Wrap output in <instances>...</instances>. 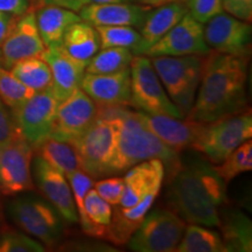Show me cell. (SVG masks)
Listing matches in <instances>:
<instances>
[{
  "instance_id": "6da1fadb",
  "label": "cell",
  "mask_w": 252,
  "mask_h": 252,
  "mask_svg": "<svg viewBox=\"0 0 252 252\" xmlns=\"http://www.w3.org/2000/svg\"><path fill=\"white\" fill-rule=\"evenodd\" d=\"M248 68L249 58L210 50L203 56L200 86L186 118L210 123L247 110Z\"/></svg>"
},
{
  "instance_id": "7a4b0ae2",
  "label": "cell",
  "mask_w": 252,
  "mask_h": 252,
  "mask_svg": "<svg viewBox=\"0 0 252 252\" xmlns=\"http://www.w3.org/2000/svg\"><path fill=\"white\" fill-rule=\"evenodd\" d=\"M168 203L186 223L220 225V207L226 201V184L214 165L195 160L179 167L169 178Z\"/></svg>"
},
{
  "instance_id": "3957f363",
  "label": "cell",
  "mask_w": 252,
  "mask_h": 252,
  "mask_svg": "<svg viewBox=\"0 0 252 252\" xmlns=\"http://www.w3.org/2000/svg\"><path fill=\"white\" fill-rule=\"evenodd\" d=\"M116 123V147L110 175L125 173L131 167L141 161L160 159L165 166L168 178L181 166L178 152L169 149L156 134L143 124L137 111L126 106H100Z\"/></svg>"
},
{
  "instance_id": "277c9868",
  "label": "cell",
  "mask_w": 252,
  "mask_h": 252,
  "mask_svg": "<svg viewBox=\"0 0 252 252\" xmlns=\"http://www.w3.org/2000/svg\"><path fill=\"white\" fill-rule=\"evenodd\" d=\"M150 59L169 99L186 118L200 86L203 56H154Z\"/></svg>"
},
{
  "instance_id": "5b68a950",
  "label": "cell",
  "mask_w": 252,
  "mask_h": 252,
  "mask_svg": "<svg viewBox=\"0 0 252 252\" xmlns=\"http://www.w3.org/2000/svg\"><path fill=\"white\" fill-rule=\"evenodd\" d=\"M252 137L251 109L206 123L191 149L202 153L212 165H219Z\"/></svg>"
},
{
  "instance_id": "8992f818",
  "label": "cell",
  "mask_w": 252,
  "mask_h": 252,
  "mask_svg": "<svg viewBox=\"0 0 252 252\" xmlns=\"http://www.w3.org/2000/svg\"><path fill=\"white\" fill-rule=\"evenodd\" d=\"M71 145L76 150L81 171L93 179L110 175V165L116 147L115 121L99 106L96 121Z\"/></svg>"
},
{
  "instance_id": "52a82bcc",
  "label": "cell",
  "mask_w": 252,
  "mask_h": 252,
  "mask_svg": "<svg viewBox=\"0 0 252 252\" xmlns=\"http://www.w3.org/2000/svg\"><path fill=\"white\" fill-rule=\"evenodd\" d=\"M131 106L151 115H166L184 118L154 70L146 55H134L130 64Z\"/></svg>"
},
{
  "instance_id": "ba28073f",
  "label": "cell",
  "mask_w": 252,
  "mask_h": 252,
  "mask_svg": "<svg viewBox=\"0 0 252 252\" xmlns=\"http://www.w3.org/2000/svg\"><path fill=\"white\" fill-rule=\"evenodd\" d=\"M9 214L17 225L47 247H55L64 234L62 216L48 201L39 197H18L9 204Z\"/></svg>"
},
{
  "instance_id": "9c48e42d",
  "label": "cell",
  "mask_w": 252,
  "mask_h": 252,
  "mask_svg": "<svg viewBox=\"0 0 252 252\" xmlns=\"http://www.w3.org/2000/svg\"><path fill=\"white\" fill-rule=\"evenodd\" d=\"M186 225L187 223L172 210H150L127 244L137 252H172L181 241Z\"/></svg>"
},
{
  "instance_id": "30bf717a",
  "label": "cell",
  "mask_w": 252,
  "mask_h": 252,
  "mask_svg": "<svg viewBox=\"0 0 252 252\" xmlns=\"http://www.w3.org/2000/svg\"><path fill=\"white\" fill-rule=\"evenodd\" d=\"M59 100L52 88L35 93L23 105L12 111L15 125L33 149L39 147L52 132Z\"/></svg>"
},
{
  "instance_id": "8fae6325",
  "label": "cell",
  "mask_w": 252,
  "mask_h": 252,
  "mask_svg": "<svg viewBox=\"0 0 252 252\" xmlns=\"http://www.w3.org/2000/svg\"><path fill=\"white\" fill-rule=\"evenodd\" d=\"M99 106L77 88L60 100L49 138L74 144L98 117Z\"/></svg>"
},
{
  "instance_id": "7c38bea8",
  "label": "cell",
  "mask_w": 252,
  "mask_h": 252,
  "mask_svg": "<svg viewBox=\"0 0 252 252\" xmlns=\"http://www.w3.org/2000/svg\"><path fill=\"white\" fill-rule=\"evenodd\" d=\"M33 147L18 133L0 149V193L15 195L34 189L31 162Z\"/></svg>"
},
{
  "instance_id": "4fadbf2b",
  "label": "cell",
  "mask_w": 252,
  "mask_h": 252,
  "mask_svg": "<svg viewBox=\"0 0 252 252\" xmlns=\"http://www.w3.org/2000/svg\"><path fill=\"white\" fill-rule=\"evenodd\" d=\"M203 34L212 50L245 58L250 55L252 28L248 21L223 12L208 21L203 27Z\"/></svg>"
},
{
  "instance_id": "5bb4252c",
  "label": "cell",
  "mask_w": 252,
  "mask_h": 252,
  "mask_svg": "<svg viewBox=\"0 0 252 252\" xmlns=\"http://www.w3.org/2000/svg\"><path fill=\"white\" fill-rule=\"evenodd\" d=\"M204 40L203 25L197 23L188 13L171 28L158 42L146 50L144 55L154 56H204L210 52Z\"/></svg>"
},
{
  "instance_id": "9a60e30c",
  "label": "cell",
  "mask_w": 252,
  "mask_h": 252,
  "mask_svg": "<svg viewBox=\"0 0 252 252\" xmlns=\"http://www.w3.org/2000/svg\"><path fill=\"white\" fill-rule=\"evenodd\" d=\"M0 47L2 64L7 69L24 59L42 55L46 46L37 30L35 13L27 11L21 15Z\"/></svg>"
},
{
  "instance_id": "2e32d148",
  "label": "cell",
  "mask_w": 252,
  "mask_h": 252,
  "mask_svg": "<svg viewBox=\"0 0 252 252\" xmlns=\"http://www.w3.org/2000/svg\"><path fill=\"white\" fill-rule=\"evenodd\" d=\"M137 115L153 134H156L169 149L178 153L186 149H191L206 124L188 118L151 115L143 111H137Z\"/></svg>"
},
{
  "instance_id": "e0dca14e",
  "label": "cell",
  "mask_w": 252,
  "mask_h": 252,
  "mask_svg": "<svg viewBox=\"0 0 252 252\" xmlns=\"http://www.w3.org/2000/svg\"><path fill=\"white\" fill-rule=\"evenodd\" d=\"M80 88L98 106H131L130 68L111 74H84Z\"/></svg>"
},
{
  "instance_id": "ac0fdd59",
  "label": "cell",
  "mask_w": 252,
  "mask_h": 252,
  "mask_svg": "<svg viewBox=\"0 0 252 252\" xmlns=\"http://www.w3.org/2000/svg\"><path fill=\"white\" fill-rule=\"evenodd\" d=\"M34 175L40 190L48 202L60 213L62 219L70 224L77 223L76 207L70 185L65 175L40 157H36L34 161Z\"/></svg>"
},
{
  "instance_id": "d6986e66",
  "label": "cell",
  "mask_w": 252,
  "mask_h": 252,
  "mask_svg": "<svg viewBox=\"0 0 252 252\" xmlns=\"http://www.w3.org/2000/svg\"><path fill=\"white\" fill-rule=\"evenodd\" d=\"M166 172L160 159L141 161L126 171L124 194L118 206L133 207L150 195H159Z\"/></svg>"
},
{
  "instance_id": "ffe728a7",
  "label": "cell",
  "mask_w": 252,
  "mask_h": 252,
  "mask_svg": "<svg viewBox=\"0 0 252 252\" xmlns=\"http://www.w3.org/2000/svg\"><path fill=\"white\" fill-rule=\"evenodd\" d=\"M42 59L52 71V91L58 100L64 99L80 88L88 63L72 58L61 45L46 47Z\"/></svg>"
},
{
  "instance_id": "44dd1931",
  "label": "cell",
  "mask_w": 252,
  "mask_h": 252,
  "mask_svg": "<svg viewBox=\"0 0 252 252\" xmlns=\"http://www.w3.org/2000/svg\"><path fill=\"white\" fill-rule=\"evenodd\" d=\"M152 9L135 2L88 4L78 12L81 19L93 26H131L139 28Z\"/></svg>"
},
{
  "instance_id": "7402d4cb",
  "label": "cell",
  "mask_w": 252,
  "mask_h": 252,
  "mask_svg": "<svg viewBox=\"0 0 252 252\" xmlns=\"http://www.w3.org/2000/svg\"><path fill=\"white\" fill-rule=\"evenodd\" d=\"M186 14L187 7L182 1H172L152 7L139 27L140 43L134 55H144L147 49L161 39Z\"/></svg>"
},
{
  "instance_id": "603a6c76",
  "label": "cell",
  "mask_w": 252,
  "mask_h": 252,
  "mask_svg": "<svg viewBox=\"0 0 252 252\" xmlns=\"http://www.w3.org/2000/svg\"><path fill=\"white\" fill-rule=\"evenodd\" d=\"M156 198L157 195H150L133 207L115 206L111 222L106 226L105 239L116 245L127 244L128 239L152 208Z\"/></svg>"
},
{
  "instance_id": "cb8c5ba5",
  "label": "cell",
  "mask_w": 252,
  "mask_h": 252,
  "mask_svg": "<svg viewBox=\"0 0 252 252\" xmlns=\"http://www.w3.org/2000/svg\"><path fill=\"white\" fill-rule=\"evenodd\" d=\"M37 30L46 47L61 45L64 33L82 19L77 12L56 5H47L35 13Z\"/></svg>"
},
{
  "instance_id": "d4e9b609",
  "label": "cell",
  "mask_w": 252,
  "mask_h": 252,
  "mask_svg": "<svg viewBox=\"0 0 252 252\" xmlns=\"http://www.w3.org/2000/svg\"><path fill=\"white\" fill-rule=\"evenodd\" d=\"M222 239L226 252L252 251L251 220L239 210L225 213L224 219L220 220Z\"/></svg>"
},
{
  "instance_id": "484cf974",
  "label": "cell",
  "mask_w": 252,
  "mask_h": 252,
  "mask_svg": "<svg viewBox=\"0 0 252 252\" xmlns=\"http://www.w3.org/2000/svg\"><path fill=\"white\" fill-rule=\"evenodd\" d=\"M62 46L72 58L88 63L100 49L96 27L83 20L72 24L64 33Z\"/></svg>"
},
{
  "instance_id": "4316f807",
  "label": "cell",
  "mask_w": 252,
  "mask_h": 252,
  "mask_svg": "<svg viewBox=\"0 0 252 252\" xmlns=\"http://www.w3.org/2000/svg\"><path fill=\"white\" fill-rule=\"evenodd\" d=\"M176 252H226L222 236L209 226L193 224L186 225L184 236L176 245Z\"/></svg>"
},
{
  "instance_id": "83f0119b",
  "label": "cell",
  "mask_w": 252,
  "mask_h": 252,
  "mask_svg": "<svg viewBox=\"0 0 252 252\" xmlns=\"http://www.w3.org/2000/svg\"><path fill=\"white\" fill-rule=\"evenodd\" d=\"M67 180L70 185L72 197H74L75 207H76V213L78 217V223L81 224L82 231L87 236L94 238H105L106 228L96 225L94 223L88 219L86 213H84V196L88 193V190L94 187V179L84 173L81 169L75 171L68 174Z\"/></svg>"
},
{
  "instance_id": "f1b7e54d",
  "label": "cell",
  "mask_w": 252,
  "mask_h": 252,
  "mask_svg": "<svg viewBox=\"0 0 252 252\" xmlns=\"http://www.w3.org/2000/svg\"><path fill=\"white\" fill-rule=\"evenodd\" d=\"M36 150L40 158L65 176L81 169L76 150L71 144L48 138Z\"/></svg>"
},
{
  "instance_id": "f546056e",
  "label": "cell",
  "mask_w": 252,
  "mask_h": 252,
  "mask_svg": "<svg viewBox=\"0 0 252 252\" xmlns=\"http://www.w3.org/2000/svg\"><path fill=\"white\" fill-rule=\"evenodd\" d=\"M11 71L19 81L35 93L52 87V71L42 56L21 60L12 65Z\"/></svg>"
},
{
  "instance_id": "4dcf8cb0",
  "label": "cell",
  "mask_w": 252,
  "mask_h": 252,
  "mask_svg": "<svg viewBox=\"0 0 252 252\" xmlns=\"http://www.w3.org/2000/svg\"><path fill=\"white\" fill-rule=\"evenodd\" d=\"M133 53L127 48H102L89 60L86 72L88 74H111L130 68Z\"/></svg>"
},
{
  "instance_id": "1f68e13d",
  "label": "cell",
  "mask_w": 252,
  "mask_h": 252,
  "mask_svg": "<svg viewBox=\"0 0 252 252\" xmlns=\"http://www.w3.org/2000/svg\"><path fill=\"white\" fill-rule=\"evenodd\" d=\"M214 168L226 185L242 173L251 172L252 140L249 139L239 145L222 162L214 165Z\"/></svg>"
},
{
  "instance_id": "d6a6232c",
  "label": "cell",
  "mask_w": 252,
  "mask_h": 252,
  "mask_svg": "<svg viewBox=\"0 0 252 252\" xmlns=\"http://www.w3.org/2000/svg\"><path fill=\"white\" fill-rule=\"evenodd\" d=\"M100 49L119 47L130 49L133 55L140 43V33L131 26H97Z\"/></svg>"
},
{
  "instance_id": "836d02e7",
  "label": "cell",
  "mask_w": 252,
  "mask_h": 252,
  "mask_svg": "<svg viewBox=\"0 0 252 252\" xmlns=\"http://www.w3.org/2000/svg\"><path fill=\"white\" fill-rule=\"evenodd\" d=\"M35 91L20 82L7 68L0 65V99L12 111L23 105Z\"/></svg>"
},
{
  "instance_id": "e575fe53",
  "label": "cell",
  "mask_w": 252,
  "mask_h": 252,
  "mask_svg": "<svg viewBox=\"0 0 252 252\" xmlns=\"http://www.w3.org/2000/svg\"><path fill=\"white\" fill-rule=\"evenodd\" d=\"M84 213L96 225L106 228L112 219V206L97 194L94 187L84 196Z\"/></svg>"
},
{
  "instance_id": "d590c367",
  "label": "cell",
  "mask_w": 252,
  "mask_h": 252,
  "mask_svg": "<svg viewBox=\"0 0 252 252\" xmlns=\"http://www.w3.org/2000/svg\"><path fill=\"white\" fill-rule=\"evenodd\" d=\"M45 247L20 232H5L0 237V252H43Z\"/></svg>"
},
{
  "instance_id": "8d00e7d4",
  "label": "cell",
  "mask_w": 252,
  "mask_h": 252,
  "mask_svg": "<svg viewBox=\"0 0 252 252\" xmlns=\"http://www.w3.org/2000/svg\"><path fill=\"white\" fill-rule=\"evenodd\" d=\"M187 13L197 23L206 25L214 17L223 13L222 0H186Z\"/></svg>"
},
{
  "instance_id": "74e56055",
  "label": "cell",
  "mask_w": 252,
  "mask_h": 252,
  "mask_svg": "<svg viewBox=\"0 0 252 252\" xmlns=\"http://www.w3.org/2000/svg\"><path fill=\"white\" fill-rule=\"evenodd\" d=\"M124 178L122 176H111L102 179L94 184V189L103 200H105L112 207L118 206L124 194Z\"/></svg>"
},
{
  "instance_id": "f35d334b",
  "label": "cell",
  "mask_w": 252,
  "mask_h": 252,
  "mask_svg": "<svg viewBox=\"0 0 252 252\" xmlns=\"http://www.w3.org/2000/svg\"><path fill=\"white\" fill-rule=\"evenodd\" d=\"M18 133L13 115L0 99V149L5 146Z\"/></svg>"
},
{
  "instance_id": "ab89813d",
  "label": "cell",
  "mask_w": 252,
  "mask_h": 252,
  "mask_svg": "<svg viewBox=\"0 0 252 252\" xmlns=\"http://www.w3.org/2000/svg\"><path fill=\"white\" fill-rule=\"evenodd\" d=\"M223 11L239 20L251 23L252 0H222Z\"/></svg>"
},
{
  "instance_id": "60d3db41",
  "label": "cell",
  "mask_w": 252,
  "mask_h": 252,
  "mask_svg": "<svg viewBox=\"0 0 252 252\" xmlns=\"http://www.w3.org/2000/svg\"><path fill=\"white\" fill-rule=\"evenodd\" d=\"M28 0H0V11L13 17H21L28 11Z\"/></svg>"
},
{
  "instance_id": "b9f144b4",
  "label": "cell",
  "mask_w": 252,
  "mask_h": 252,
  "mask_svg": "<svg viewBox=\"0 0 252 252\" xmlns=\"http://www.w3.org/2000/svg\"><path fill=\"white\" fill-rule=\"evenodd\" d=\"M47 5H56L61 6V7L69 8L71 11L80 12L84 6L89 4L88 0H43Z\"/></svg>"
},
{
  "instance_id": "7bdbcfd3",
  "label": "cell",
  "mask_w": 252,
  "mask_h": 252,
  "mask_svg": "<svg viewBox=\"0 0 252 252\" xmlns=\"http://www.w3.org/2000/svg\"><path fill=\"white\" fill-rule=\"evenodd\" d=\"M13 25V15L0 11V46L4 42V40L6 39V36H7V34L9 33V31H11Z\"/></svg>"
},
{
  "instance_id": "ee69618b",
  "label": "cell",
  "mask_w": 252,
  "mask_h": 252,
  "mask_svg": "<svg viewBox=\"0 0 252 252\" xmlns=\"http://www.w3.org/2000/svg\"><path fill=\"white\" fill-rule=\"evenodd\" d=\"M172 1H178V0H133V2H135V4L151 6V7H156V6H160Z\"/></svg>"
},
{
  "instance_id": "f6af8a7d",
  "label": "cell",
  "mask_w": 252,
  "mask_h": 252,
  "mask_svg": "<svg viewBox=\"0 0 252 252\" xmlns=\"http://www.w3.org/2000/svg\"><path fill=\"white\" fill-rule=\"evenodd\" d=\"M89 4H110V2H133V0H88Z\"/></svg>"
},
{
  "instance_id": "bcb514c9",
  "label": "cell",
  "mask_w": 252,
  "mask_h": 252,
  "mask_svg": "<svg viewBox=\"0 0 252 252\" xmlns=\"http://www.w3.org/2000/svg\"><path fill=\"white\" fill-rule=\"evenodd\" d=\"M178 1H182V2H185V1H186V0H178Z\"/></svg>"
}]
</instances>
